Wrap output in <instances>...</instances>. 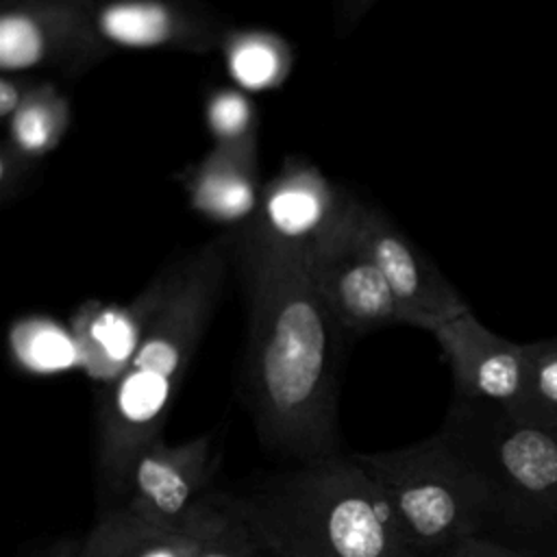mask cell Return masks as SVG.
Returning <instances> with one entry per match:
<instances>
[{
	"label": "cell",
	"mask_w": 557,
	"mask_h": 557,
	"mask_svg": "<svg viewBox=\"0 0 557 557\" xmlns=\"http://www.w3.org/2000/svg\"><path fill=\"white\" fill-rule=\"evenodd\" d=\"M231 237H218L174 265L168 296L122 372L96 400V479L107 498H124L133 463L163 437L165 420L215 311Z\"/></svg>",
	"instance_id": "7a4b0ae2"
},
{
	"label": "cell",
	"mask_w": 557,
	"mask_h": 557,
	"mask_svg": "<svg viewBox=\"0 0 557 557\" xmlns=\"http://www.w3.org/2000/svg\"><path fill=\"white\" fill-rule=\"evenodd\" d=\"M352 455L385 494L418 557L479 535L494 518L483 479L440 433L403 448Z\"/></svg>",
	"instance_id": "277c9868"
},
{
	"label": "cell",
	"mask_w": 557,
	"mask_h": 557,
	"mask_svg": "<svg viewBox=\"0 0 557 557\" xmlns=\"http://www.w3.org/2000/svg\"><path fill=\"white\" fill-rule=\"evenodd\" d=\"M35 83L28 76L20 74H2L0 78V117L7 122L28 98Z\"/></svg>",
	"instance_id": "7402d4cb"
},
{
	"label": "cell",
	"mask_w": 557,
	"mask_h": 557,
	"mask_svg": "<svg viewBox=\"0 0 557 557\" xmlns=\"http://www.w3.org/2000/svg\"><path fill=\"white\" fill-rule=\"evenodd\" d=\"M376 0H339L337 24L342 30H350L374 4Z\"/></svg>",
	"instance_id": "d4e9b609"
},
{
	"label": "cell",
	"mask_w": 557,
	"mask_h": 557,
	"mask_svg": "<svg viewBox=\"0 0 557 557\" xmlns=\"http://www.w3.org/2000/svg\"><path fill=\"white\" fill-rule=\"evenodd\" d=\"M339 194L315 165L287 159L261 194L257 220L278 237L309 244L339 205Z\"/></svg>",
	"instance_id": "5bb4252c"
},
{
	"label": "cell",
	"mask_w": 557,
	"mask_h": 557,
	"mask_svg": "<svg viewBox=\"0 0 557 557\" xmlns=\"http://www.w3.org/2000/svg\"><path fill=\"white\" fill-rule=\"evenodd\" d=\"M355 218L359 237L387 281L405 324L433 333L470 311L457 287L383 211L357 200Z\"/></svg>",
	"instance_id": "9c48e42d"
},
{
	"label": "cell",
	"mask_w": 557,
	"mask_h": 557,
	"mask_svg": "<svg viewBox=\"0 0 557 557\" xmlns=\"http://www.w3.org/2000/svg\"><path fill=\"white\" fill-rule=\"evenodd\" d=\"M357 198L342 196L333 215L309 239V268L320 296L346 337L405 324L400 307L357 231Z\"/></svg>",
	"instance_id": "8992f818"
},
{
	"label": "cell",
	"mask_w": 557,
	"mask_h": 557,
	"mask_svg": "<svg viewBox=\"0 0 557 557\" xmlns=\"http://www.w3.org/2000/svg\"><path fill=\"white\" fill-rule=\"evenodd\" d=\"M109 50L94 24V0H2V74L54 70L78 76Z\"/></svg>",
	"instance_id": "52a82bcc"
},
{
	"label": "cell",
	"mask_w": 557,
	"mask_h": 557,
	"mask_svg": "<svg viewBox=\"0 0 557 557\" xmlns=\"http://www.w3.org/2000/svg\"><path fill=\"white\" fill-rule=\"evenodd\" d=\"M235 255L248 305L242 392L259 440L296 461L339 453L346 335L318 292L307 244L278 237L255 218Z\"/></svg>",
	"instance_id": "6da1fadb"
},
{
	"label": "cell",
	"mask_w": 557,
	"mask_h": 557,
	"mask_svg": "<svg viewBox=\"0 0 557 557\" xmlns=\"http://www.w3.org/2000/svg\"><path fill=\"white\" fill-rule=\"evenodd\" d=\"M83 557H85V548H83Z\"/></svg>",
	"instance_id": "83f0119b"
},
{
	"label": "cell",
	"mask_w": 557,
	"mask_h": 557,
	"mask_svg": "<svg viewBox=\"0 0 557 557\" xmlns=\"http://www.w3.org/2000/svg\"><path fill=\"white\" fill-rule=\"evenodd\" d=\"M94 24L109 48L207 52L224 37L215 20L187 0H94Z\"/></svg>",
	"instance_id": "8fae6325"
},
{
	"label": "cell",
	"mask_w": 557,
	"mask_h": 557,
	"mask_svg": "<svg viewBox=\"0 0 557 557\" xmlns=\"http://www.w3.org/2000/svg\"><path fill=\"white\" fill-rule=\"evenodd\" d=\"M426 557H540V555H535L531 550H522V548H511L496 540L472 535V537L459 540L437 553H431Z\"/></svg>",
	"instance_id": "44dd1931"
},
{
	"label": "cell",
	"mask_w": 557,
	"mask_h": 557,
	"mask_svg": "<svg viewBox=\"0 0 557 557\" xmlns=\"http://www.w3.org/2000/svg\"><path fill=\"white\" fill-rule=\"evenodd\" d=\"M437 433L483 479L494 518L527 529L557 522V429L455 398Z\"/></svg>",
	"instance_id": "5b68a950"
},
{
	"label": "cell",
	"mask_w": 557,
	"mask_h": 557,
	"mask_svg": "<svg viewBox=\"0 0 557 557\" xmlns=\"http://www.w3.org/2000/svg\"><path fill=\"white\" fill-rule=\"evenodd\" d=\"M83 548H85V537L83 540L59 537L37 548L30 557H83Z\"/></svg>",
	"instance_id": "cb8c5ba5"
},
{
	"label": "cell",
	"mask_w": 557,
	"mask_h": 557,
	"mask_svg": "<svg viewBox=\"0 0 557 557\" xmlns=\"http://www.w3.org/2000/svg\"><path fill=\"white\" fill-rule=\"evenodd\" d=\"M231 503V494H228ZM263 546L246 524V520L233 509L228 522L202 546L198 557H261Z\"/></svg>",
	"instance_id": "ffe728a7"
},
{
	"label": "cell",
	"mask_w": 557,
	"mask_h": 557,
	"mask_svg": "<svg viewBox=\"0 0 557 557\" xmlns=\"http://www.w3.org/2000/svg\"><path fill=\"white\" fill-rule=\"evenodd\" d=\"M261 557H276V555H272V553H268V550H263V553H261Z\"/></svg>",
	"instance_id": "4316f807"
},
{
	"label": "cell",
	"mask_w": 557,
	"mask_h": 557,
	"mask_svg": "<svg viewBox=\"0 0 557 557\" xmlns=\"http://www.w3.org/2000/svg\"><path fill=\"white\" fill-rule=\"evenodd\" d=\"M205 120L215 139L213 146L257 150L259 115L242 89L222 87L211 91L205 104Z\"/></svg>",
	"instance_id": "d6986e66"
},
{
	"label": "cell",
	"mask_w": 557,
	"mask_h": 557,
	"mask_svg": "<svg viewBox=\"0 0 557 557\" xmlns=\"http://www.w3.org/2000/svg\"><path fill=\"white\" fill-rule=\"evenodd\" d=\"M215 468L213 435L205 433L176 446L157 437L133 463L120 505L150 527L178 529L209 494Z\"/></svg>",
	"instance_id": "ba28073f"
},
{
	"label": "cell",
	"mask_w": 557,
	"mask_h": 557,
	"mask_svg": "<svg viewBox=\"0 0 557 557\" xmlns=\"http://www.w3.org/2000/svg\"><path fill=\"white\" fill-rule=\"evenodd\" d=\"M546 557H557V548H553V550H550Z\"/></svg>",
	"instance_id": "484cf974"
},
{
	"label": "cell",
	"mask_w": 557,
	"mask_h": 557,
	"mask_svg": "<svg viewBox=\"0 0 557 557\" xmlns=\"http://www.w3.org/2000/svg\"><path fill=\"white\" fill-rule=\"evenodd\" d=\"M172 276L174 268L163 272L135 302L126 307L96 302L81 307L74 320V331L91 368L115 366V376L122 372L137 350L148 322L168 296Z\"/></svg>",
	"instance_id": "9a60e30c"
},
{
	"label": "cell",
	"mask_w": 557,
	"mask_h": 557,
	"mask_svg": "<svg viewBox=\"0 0 557 557\" xmlns=\"http://www.w3.org/2000/svg\"><path fill=\"white\" fill-rule=\"evenodd\" d=\"M70 128V102L54 83H35L22 107L7 120L4 146L26 163L57 148Z\"/></svg>",
	"instance_id": "2e32d148"
},
{
	"label": "cell",
	"mask_w": 557,
	"mask_h": 557,
	"mask_svg": "<svg viewBox=\"0 0 557 557\" xmlns=\"http://www.w3.org/2000/svg\"><path fill=\"white\" fill-rule=\"evenodd\" d=\"M511 416L557 429V337L527 344V383Z\"/></svg>",
	"instance_id": "ac0fdd59"
},
{
	"label": "cell",
	"mask_w": 557,
	"mask_h": 557,
	"mask_svg": "<svg viewBox=\"0 0 557 557\" xmlns=\"http://www.w3.org/2000/svg\"><path fill=\"white\" fill-rule=\"evenodd\" d=\"M228 518L231 503L224 492H209L178 529L150 527L113 505L87 533L85 557H198Z\"/></svg>",
	"instance_id": "7c38bea8"
},
{
	"label": "cell",
	"mask_w": 557,
	"mask_h": 557,
	"mask_svg": "<svg viewBox=\"0 0 557 557\" xmlns=\"http://www.w3.org/2000/svg\"><path fill=\"white\" fill-rule=\"evenodd\" d=\"M30 163H26L24 159H20L11 148H7L2 144L0 150V189H2V200H9L17 187L24 181V174L28 172Z\"/></svg>",
	"instance_id": "603a6c76"
},
{
	"label": "cell",
	"mask_w": 557,
	"mask_h": 557,
	"mask_svg": "<svg viewBox=\"0 0 557 557\" xmlns=\"http://www.w3.org/2000/svg\"><path fill=\"white\" fill-rule=\"evenodd\" d=\"M189 207L213 222L235 224L259 211L257 150L213 146L183 178Z\"/></svg>",
	"instance_id": "4fadbf2b"
},
{
	"label": "cell",
	"mask_w": 557,
	"mask_h": 557,
	"mask_svg": "<svg viewBox=\"0 0 557 557\" xmlns=\"http://www.w3.org/2000/svg\"><path fill=\"white\" fill-rule=\"evenodd\" d=\"M231 505L276 557H418L355 455L298 461Z\"/></svg>",
	"instance_id": "3957f363"
},
{
	"label": "cell",
	"mask_w": 557,
	"mask_h": 557,
	"mask_svg": "<svg viewBox=\"0 0 557 557\" xmlns=\"http://www.w3.org/2000/svg\"><path fill=\"white\" fill-rule=\"evenodd\" d=\"M231 78L250 91L278 87L292 70V52L283 39L263 30H231L222 37Z\"/></svg>",
	"instance_id": "e0dca14e"
},
{
	"label": "cell",
	"mask_w": 557,
	"mask_h": 557,
	"mask_svg": "<svg viewBox=\"0 0 557 557\" xmlns=\"http://www.w3.org/2000/svg\"><path fill=\"white\" fill-rule=\"evenodd\" d=\"M448 361L455 398L513 411L527 383V344L511 342L466 311L433 331Z\"/></svg>",
	"instance_id": "30bf717a"
}]
</instances>
